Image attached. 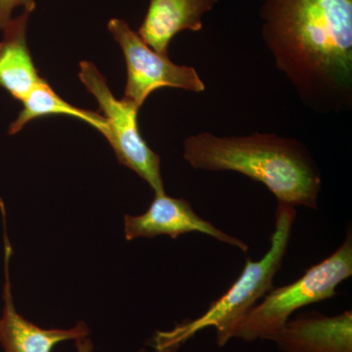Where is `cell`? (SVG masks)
<instances>
[{
  "instance_id": "5",
  "label": "cell",
  "mask_w": 352,
  "mask_h": 352,
  "mask_svg": "<svg viewBox=\"0 0 352 352\" xmlns=\"http://www.w3.org/2000/svg\"><path fill=\"white\" fill-rule=\"evenodd\" d=\"M78 76L80 82L98 101L99 107L107 120L108 133L105 138L119 163L138 173L149 184L155 195L166 194L161 157L148 146L139 131L140 109L126 99L116 98L105 76L91 62H80Z\"/></svg>"
},
{
  "instance_id": "8",
  "label": "cell",
  "mask_w": 352,
  "mask_h": 352,
  "mask_svg": "<svg viewBox=\"0 0 352 352\" xmlns=\"http://www.w3.org/2000/svg\"><path fill=\"white\" fill-rule=\"evenodd\" d=\"M190 232H200L210 236L224 244L238 248L243 252L249 245L238 238L229 235L196 214L188 201L171 198L166 194L155 195L149 208L141 215L124 217V235L127 241L138 238L178 236Z\"/></svg>"
},
{
  "instance_id": "14",
  "label": "cell",
  "mask_w": 352,
  "mask_h": 352,
  "mask_svg": "<svg viewBox=\"0 0 352 352\" xmlns=\"http://www.w3.org/2000/svg\"><path fill=\"white\" fill-rule=\"evenodd\" d=\"M76 352H92L94 351V344L89 338L76 340Z\"/></svg>"
},
{
  "instance_id": "3",
  "label": "cell",
  "mask_w": 352,
  "mask_h": 352,
  "mask_svg": "<svg viewBox=\"0 0 352 352\" xmlns=\"http://www.w3.org/2000/svg\"><path fill=\"white\" fill-rule=\"evenodd\" d=\"M296 215L294 206L278 203L275 230L265 256L258 261L248 258L240 277L199 318L179 324L170 332L157 333V352L175 351L195 333L208 327L217 330V346H226L234 338V332L241 320L259 298L273 289V280L281 270L288 251Z\"/></svg>"
},
{
  "instance_id": "7",
  "label": "cell",
  "mask_w": 352,
  "mask_h": 352,
  "mask_svg": "<svg viewBox=\"0 0 352 352\" xmlns=\"http://www.w3.org/2000/svg\"><path fill=\"white\" fill-rule=\"evenodd\" d=\"M3 222L4 282L3 309L0 317V346L3 352H51L55 346L66 340H83L89 337L90 330L83 321L69 329H43L18 314L14 305L10 281V261L13 249L6 230L4 206H0Z\"/></svg>"
},
{
  "instance_id": "10",
  "label": "cell",
  "mask_w": 352,
  "mask_h": 352,
  "mask_svg": "<svg viewBox=\"0 0 352 352\" xmlns=\"http://www.w3.org/2000/svg\"><path fill=\"white\" fill-rule=\"evenodd\" d=\"M219 0H150L138 34L157 53L168 56L176 34L203 30V17Z\"/></svg>"
},
{
  "instance_id": "1",
  "label": "cell",
  "mask_w": 352,
  "mask_h": 352,
  "mask_svg": "<svg viewBox=\"0 0 352 352\" xmlns=\"http://www.w3.org/2000/svg\"><path fill=\"white\" fill-rule=\"evenodd\" d=\"M261 36L300 100L318 112L352 103V0H263Z\"/></svg>"
},
{
  "instance_id": "2",
  "label": "cell",
  "mask_w": 352,
  "mask_h": 352,
  "mask_svg": "<svg viewBox=\"0 0 352 352\" xmlns=\"http://www.w3.org/2000/svg\"><path fill=\"white\" fill-rule=\"evenodd\" d=\"M183 157L196 170L234 171L263 183L278 203L318 208L320 170L296 139L259 132L230 138L201 132L184 141Z\"/></svg>"
},
{
  "instance_id": "13",
  "label": "cell",
  "mask_w": 352,
  "mask_h": 352,
  "mask_svg": "<svg viewBox=\"0 0 352 352\" xmlns=\"http://www.w3.org/2000/svg\"><path fill=\"white\" fill-rule=\"evenodd\" d=\"M36 6V0H0V32L12 19L16 9Z\"/></svg>"
},
{
  "instance_id": "11",
  "label": "cell",
  "mask_w": 352,
  "mask_h": 352,
  "mask_svg": "<svg viewBox=\"0 0 352 352\" xmlns=\"http://www.w3.org/2000/svg\"><path fill=\"white\" fill-rule=\"evenodd\" d=\"M34 9L36 6L22 9L19 15L13 16L1 31L0 87L20 102L43 80L28 45V25Z\"/></svg>"
},
{
  "instance_id": "4",
  "label": "cell",
  "mask_w": 352,
  "mask_h": 352,
  "mask_svg": "<svg viewBox=\"0 0 352 352\" xmlns=\"http://www.w3.org/2000/svg\"><path fill=\"white\" fill-rule=\"evenodd\" d=\"M352 276V235L335 252L305 271L294 283L272 289L263 302L254 305L241 320L234 338L245 342L268 340L283 327L296 310L330 300L337 295L340 284Z\"/></svg>"
},
{
  "instance_id": "9",
  "label": "cell",
  "mask_w": 352,
  "mask_h": 352,
  "mask_svg": "<svg viewBox=\"0 0 352 352\" xmlns=\"http://www.w3.org/2000/svg\"><path fill=\"white\" fill-rule=\"evenodd\" d=\"M283 352H352V312H303L268 339Z\"/></svg>"
},
{
  "instance_id": "12",
  "label": "cell",
  "mask_w": 352,
  "mask_h": 352,
  "mask_svg": "<svg viewBox=\"0 0 352 352\" xmlns=\"http://www.w3.org/2000/svg\"><path fill=\"white\" fill-rule=\"evenodd\" d=\"M22 104V110L9 126L8 133L10 135L22 131L23 127L32 120L56 115L68 116L82 120L103 134L104 138L107 135V120L104 116L71 105L62 99L43 78L32 88Z\"/></svg>"
},
{
  "instance_id": "6",
  "label": "cell",
  "mask_w": 352,
  "mask_h": 352,
  "mask_svg": "<svg viewBox=\"0 0 352 352\" xmlns=\"http://www.w3.org/2000/svg\"><path fill=\"white\" fill-rule=\"evenodd\" d=\"M108 31L119 43L126 59L124 99L139 109L160 88H179L195 94L205 91L206 85L193 67L176 65L170 57L153 50L126 21L113 18L109 21Z\"/></svg>"
}]
</instances>
